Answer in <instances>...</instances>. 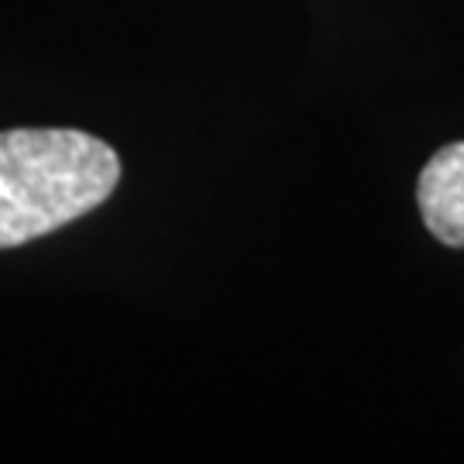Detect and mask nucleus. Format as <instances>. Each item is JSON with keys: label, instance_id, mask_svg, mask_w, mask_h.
Wrapping results in <instances>:
<instances>
[{"label": "nucleus", "instance_id": "nucleus-1", "mask_svg": "<svg viewBox=\"0 0 464 464\" xmlns=\"http://www.w3.org/2000/svg\"><path fill=\"white\" fill-rule=\"evenodd\" d=\"M121 183L117 151L76 128L0 131V251L93 214Z\"/></svg>", "mask_w": 464, "mask_h": 464}, {"label": "nucleus", "instance_id": "nucleus-2", "mask_svg": "<svg viewBox=\"0 0 464 464\" xmlns=\"http://www.w3.org/2000/svg\"><path fill=\"white\" fill-rule=\"evenodd\" d=\"M416 203L427 231L440 245L464 248V141L433 151L416 179Z\"/></svg>", "mask_w": 464, "mask_h": 464}]
</instances>
